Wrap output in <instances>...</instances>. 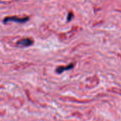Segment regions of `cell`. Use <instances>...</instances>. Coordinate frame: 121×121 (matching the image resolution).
Segmentation results:
<instances>
[{
  "label": "cell",
  "mask_w": 121,
  "mask_h": 121,
  "mask_svg": "<svg viewBox=\"0 0 121 121\" xmlns=\"http://www.w3.org/2000/svg\"><path fill=\"white\" fill-rule=\"evenodd\" d=\"M28 20H29V17L20 18V17H18L17 16H14V17H6L3 20V22L5 23V24L9 22H17V23H24V22H27Z\"/></svg>",
  "instance_id": "cell-1"
},
{
  "label": "cell",
  "mask_w": 121,
  "mask_h": 121,
  "mask_svg": "<svg viewBox=\"0 0 121 121\" xmlns=\"http://www.w3.org/2000/svg\"><path fill=\"white\" fill-rule=\"evenodd\" d=\"M33 43H34V41L31 39L26 38V39L19 40L17 43V45L19 47H28V46H31Z\"/></svg>",
  "instance_id": "cell-2"
},
{
  "label": "cell",
  "mask_w": 121,
  "mask_h": 121,
  "mask_svg": "<svg viewBox=\"0 0 121 121\" xmlns=\"http://www.w3.org/2000/svg\"><path fill=\"white\" fill-rule=\"evenodd\" d=\"M74 67V64H69V66H59L56 69V72L59 74L62 73L63 72L66 71H69V70H71V69H73V68Z\"/></svg>",
  "instance_id": "cell-3"
},
{
  "label": "cell",
  "mask_w": 121,
  "mask_h": 121,
  "mask_svg": "<svg viewBox=\"0 0 121 121\" xmlns=\"http://www.w3.org/2000/svg\"><path fill=\"white\" fill-rule=\"evenodd\" d=\"M73 14H72L71 12V13H69V16H68V19H68V21H69V22H70V21L72 19V18H73Z\"/></svg>",
  "instance_id": "cell-4"
}]
</instances>
